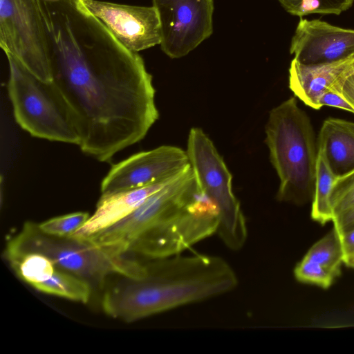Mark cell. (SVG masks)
<instances>
[{
    "label": "cell",
    "instance_id": "21",
    "mask_svg": "<svg viewBox=\"0 0 354 354\" xmlns=\"http://www.w3.org/2000/svg\"><path fill=\"white\" fill-rule=\"evenodd\" d=\"M330 89L340 94L354 109V62L336 80Z\"/></svg>",
    "mask_w": 354,
    "mask_h": 354
},
{
    "label": "cell",
    "instance_id": "9",
    "mask_svg": "<svg viewBox=\"0 0 354 354\" xmlns=\"http://www.w3.org/2000/svg\"><path fill=\"white\" fill-rule=\"evenodd\" d=\"M190 165L187 151L169 145L135 153L113 165L103 178L101 194H110L171 179Z\"/></svg>",
    "mask_w": 354,
    "mask_h": 354
},
{
    "label": "cell",
    "instance_id": "23",
    "mask_svg": "<svg viewBox=\"0 0 354 354\" xmlns=\"http://www.w3.org/2000/svg\"><path fill=\"white\" fill-rule=\"evenodd\" d=\"M319 106H330L348 111L354 113V109L349 103L338 93L330 89L326 92L319 100Z\"/></svg>",
    "mask_w": 354,
    "mask_h": 354
},
{
    "label": "cell",
    "instance_id": "6",
    "mask_svg": "<svg viewBox=\"0 0 354 354\" xmlns=\"http://www.w3.org/2000/svg\"><path fill=\"white\" fill-rule=\"evenodd\" d=\"M187 153L198 187L218 209L217 234L231 250L245 245L248 237L245 217L232 190V176L208 136L198 127L190 129Z\"/></svg>",
    "mask_w": 354,
    "mask_h": 354
},
{
    "label": "cell",
    "instance_id": "15",
    "mask_svg": "<svg viewBox=\"0 0 354 354\" xmlns=\"http://www.w3.org/2000/svg\"><path fill=\"white\" fill-rule=\"evenodd\" d=\"M337 177L330 169L323 152L317 149L315 185L312 200L311 218L324 225L333 220L330 195Z\"/></svg>",
    "mask_w": 354,
    "mask_h": 354
},
{
    "label": "cell",
    "instance_id": "12",
    "mask_svg": "<svg viewBox=\"0 0 354 354\" xmlns=\"http://www.w3.org/2000/svg\"><path fill=\"white\" fill-rule=\"evenodd\" d=\"M175 177L142 187L110 194H101L95 212L72 236L86 239L113 225L131 214L149 196L162 188Z\"/></svg>",
    "mask_w": 354,
    "mask_h": 354
},
{
    "label": "cell",
    "instance_id": "11",
    "mask_svg": "<svg viewBox=\"0 0 354 354\" xmlns=\"http://www.w3.org/2000/svg\"><path fill=\"white\" fill-rule=\"evenodd\" d=\"M290 53L303 64H321L354 57V30L321 19L301 17L292 38Z\"/></svg>",
    "mask_w": 354,
    "mask_h": 354
},
{
    "label": "cell",
    "instance_id": "18",
    "mask_svg": "<svg viewBox=\"0 0 354 354\" xmlns=\"http://www.w3.org/2000/svg\"><path fill=\"white\" fill-rule=\"evenodd\" d=\"M330 205L333 221L354 209V170L337 177L331 192Z\"/></svg>",
    "mask_w": 354,
    "mask_h": 354
},
{
    "label": "cell",
    "instance_id": "5",
    "mask_svg": "<svg viewBox=\"0 0 354 354\" xmlns=\"http://www.w3.org/2000/svg\"><path fill=\"white\" fill-rule=\"evenodd\" d=\"M8 92L16 122L32 136L80 145L71 108L55 85L46 82L11 56Z\"/></svg>",
    "mask_w": 354,
    "mask_h": 354
},
{
    "label": "cell",
    "instance_id": "25",
    "mask_svg": "<svg viewBox=\"0 0 354 354\" xmlns=\"http://www.w3.org/2000/svg\"><path fill=\"white\" fill-rule=\"evenodd\" d=\"M44 1H56L57 0H44Z\"/></svg>",
    "mask_w": 354,
    "mask_h": 354
},
{
    "label": "cell",
    "instance_id": "8",
    "mask_svg": "<svg viewBox=\"0 0 354 354\" xmlns=\"http://www.w3.org/2000/svg\"><path fill=\"white\" fill-rule=\"evenodd\" d=\"M160 25L162 50L170 58L187 55L213 32V0H152Z\"/></svg>",
    "mask_w": 354,
    "mask_h": 354
},
{
    "label": "cell",
    "instance_id": "10",
    "mask_svg": "<svg viewBox=\"0 0 354 354\" xmlns=\"http://www.w3.org/2000/svg\"><path fill=\"white\" fill-rule=\"evenodd\" d=\"M79 1L128 50L138 53L160 44V20L154 6Z\"/></svg>",
    "mask_w": 354,
    "mask_h": 354
},
{
    "label": "cell",
    "instance_id": "20",
    "mask_svg": "<svg viewBox=\"0 0 354 354\" xmlns=\"http://www.w3.org/2000/svg\"><path fill=\"white\" fill-rule=\"evenodd\" d=\"M294 275L298 281L316 285L325 289L328 288L335 279L322 265L304 257L296 265Z\"/></svg>",
    "mask_w": 354,
    "mask_h": 354
},
{
    "label": "cell",
    "instance_id": "17",
    "mask_svg": "<svg viewBox=\"0 0 354 354\" xmlns=\"http://www.w3.org/2000/svg\"><path fill=\"white\" fill-rule=\"evenodd\" d=\"M290 15L300 18L310 14L340 15L354 0H277Z\"/></svg>",
    "mask_w": 354,
    "mask_h": 354
},
{
    "label": "cell",
    "instance_id": "19",
    "mask_svg": "<svg viewBox=\"0 0 354 354\" xmlns=\"http://www.w3.org/2000/svg\"><path fill=\"white\" fill-rule=\"evenodd\" d=\"M89 216L88 212H77L52 218L38 223V226L48 235L71 236L86 222Z\"/></svg>",
    "mask_w": 354,
    "mask_h": 354
},
{
    "label": "cell",
    "instance_id": "13",
    "mask_svg": "<svg viewBox=\"0 0 354 354\" xmlns=\"http://www.w3.org/2000/svg\"><path fill=\"white\" fill-rule=\"evenodd\" d=\"M354 57L321 64H303L293 59L289 68V88L307 106L318 110L322 95L353 64Z\"/></svg>",
    "mask_w": 354,
    "mask_h": 354
},
{
    "label": "cell",
    "instance_id": "7",
    "mask_svg": "<svg viewBox=\"0 0 354 354\" xmlns=\"http://www.w3.org/2000/svg\"><path fill=\"white\" fill-rule=\"evenodd\" d=\"M0 46L41 80H53L40 0H0Z\"/></svg>",
    "mask_w": 354,
    "mask_h": 354
},
{
    "label": "cell",
    "instance_id": "2",
    "mask_svg": "<svg viewBox=\"0 0 354 354\" xmlns=\"http://www.w3.org/2000/svg\"><path fill=\"white\" fill-rule=\"evenodd\" d=\"M237 285L236 272L223 258L179 254L148 260L140 279L118 275L108 281L101 306L109 317L131 323L225 294Z\"/></svg>",
    "mask_w": 354,
    "mask_h": 354
},
{
    "label": "cell",
    "instance_id": "22",
    "mask_svg": "<svg viewBox=\"0 0 354 354\" xmlns=\"http://www.w3.org/2000/svg\"><path fill=\"white\" fill-rule=\"evenodd\" d=\"M338 232L343 253V263L354 270V227Z\"/></svg>",
    "mask_w": 354,
    "mask_h": 354
},
{
    "label": "cell",
    "instance_id": "16",
    "mask_svg": "<svg viewBox=\"0 0 354 354\" xmlns=\"http://www.w3.org/2000/svg\"><path fill=\"white\" fill-rule=\"evenodd\" d=\"M304 257L319 263L335 278L340 276L343 253L338 231L333 227L309 248Z\"/></svg>",
    "mask_w": 354,
    "mask_h": 354
},
{
    "label": "cell",
    "instance_id": "1",
    "mask_svg": "<svg viewBox=\"0 0 354 354\" xmlns=\"http://www.w3.org/2000/svg\"><path fill=\"white\" fill-rule=\"evenodd\" d=\"M53 83L73 114L79 147L109 162L158 119L152 76L79 0H40Z\"/></svg>",
    "mask_w": 354,
    "mask_h": 354
},
{
    "label": "cell",
    "instance_id": "14",
    "mask_svg": "<svg viewBox=\"0 0 354 354\" xmlns=\"http://www.w3.org/2000/svg\"><path fill=\"white\" fill-rule=\"evenodd\" d=\"M320 149L336 177L354 170V122L329 118L325 120L317 138Z\"/></svg>",
    "mask_w": 354,
    "mask_h": 354
},
{
    "label": "cell",
    "instance_id": "4",
    "mask_svg": "<svg viewBox=\"0 0 354 354\" xmlns=\"http://www.w3.org/2000/svg\"><path fill=\"white\" fill-rule=\"evenodd\" d=\"M5 252L44 254L57 268L86 281L93 293L95 290L102 293L111 277L140 279L146 273V263L133 254H120L72 236L48 235L33 221L24 223L21 229L8 241Z\"/></svg>",
    "mask_w": 354,
    "mask_h": 354
},
{
    "label": "cell",
    "instance_id": "3",
    "mask_svg": "<svg viewBox=\"0 0 354 354\" xmlns=\"http://www.w3.org/2000/svg\"><path fill=\"white\" fill-rule=\"evenodd\" d=\"M270 160L279 178V202L304 205L313 198L317 145L310 120L291 97L273 108L266 125Z\"/></svg>",
    "mask_w": 354,
    "mask_h": 354
},
{
    "label": "cell",
    "instance_id": "24",
    "mask_svg": "<svg viewBox=\"0 0 354 354\" xmlns=\"http://www.w3.org/2000/svg\"><path fill=\"white\" fill-rule=\"evenodd\" d=\"M333 227L338 231L346 230L354 227V209L346 213L342 216L335 219Z\"/></svg>",
    "mask_w": 354,
    "mask_h": 354
}]
</instances>
